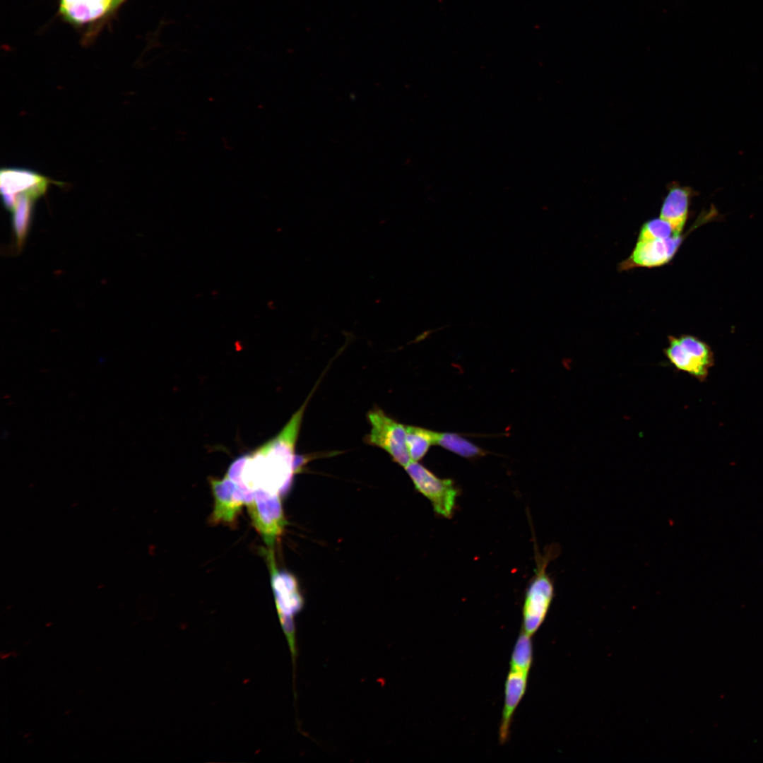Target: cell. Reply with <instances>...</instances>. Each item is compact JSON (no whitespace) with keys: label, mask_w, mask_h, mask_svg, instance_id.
I'll return each instance as SVG.
<instances>
[{"label":"cell","mask_w":763,"mask_h":763,"mask_svg":"<svg viewBox=\"0 0 763 763\" xmlns=\"http://www.w3.org/2000/svg\"><path fill=\"white\" fill-rule=\"evenodd\" d=\"M313 392L278 434L237 458L225 476L249 492L261 490L280 496L286 494L295 475L306 463L305 456L297 454L295 449L304 410Z\"/></svg>","instance_id":"cell-1"},{"label":"cell","mask_w":763,"mask_h":763,"mask_svg":"<svg viewBox=\"0 0 763 763\" xmlns=\"http://www.w3.org/2000/svg\"><path fill=\"white\" fill-rule=\"evenodd\" d=\"M558 553L555 545L549 546L543 556L537 553L536 569L527 586L522 610L521 631L531 637L541 626L554 598V582L546 569Z\"/></svg>","instance_id":"cell-2"},{"label":"cell","mask_w":763,"mask_h":763,"mask_svg":"<svg viewBox=\"0 0 763 763\" xmlns=\"http://www.w3.org/2000/svg\"><path fill=\"white\" fill-rule=\"evenodd\" d=\"M717 215L716 208L711 206L709 210L699 214L696 222L685 235H673L665 239L637 240L630 255L618 265L619 271H625L641 267L655 268L668 264L674 257L690 231L713 220Z\"/></svg>","instance_id":"cell-3"},{"label":"cell","mask_w":763,"mask_h":763,"mask_svg":"<svg viewBox=\"0 0 763 763\" xmlns=\"http://www.w3.org/2000/svg\"><path fill=\"white\" fill-rule=\"evenodd\" d=\"M663 352L674 368L699 382L706 380L715 362L710 346L692 335L669 336L668 345Z\"/></svg>","instance_id":"cell-4"},{"label":"cell","mask_w":763,"mask_h":763,"mask_svg":"<svg viewBox=\"0 0 763 763\" xmlns=\"http://www.w3.org/2000/svg\"><path fill=\"white\" fill-rule=\"evenodd\" d=\"M415 489L429 499L434 512L451 519L455 509L459 490L451 479L439 478L418 461L404 467Z\"/></svg>","instance_id":"cell-5"},{"label":"cell","mask_w":763,"mask_h":763,"mask_svg":"<svg viewBox=\"0 0 763 763\" xmlns=\"http://www.w3.org/2000/svg\"><path fill=\"white\" fill-rule=\"evenodd\" d=\"M367 418L371 425L370 432L366 437L368 444L382 449L403 468L412 461L406 445V425L378 408L369 410Z\"/></svg>","instance_id":"cell-6"},{"label":"cell","mask_w":763,"mask_h":763,"mask_svg":"<svg viewBox=\"0 0 763 763\" xmlns=\"http://www.w3.org/2000/svg\"><path fill=\"white\" fill-rule=\"evenodd\" d=\"M280 497L259 490L254 492L252 499L246 505L254 526L270 548L274 545L287 524Z\"/></svg>","instance_id":"cell-7"},{"label":"cell","mask_w":763,"mask_h":763,"mask_svg":"<svg viewBox=\"0 0 763 763\" xmlns=\"http://www.w3.org/2000/svg\"><path fill=\"white\" fill-rule=\"evenodd\" d=\"M267 560L271 573V585L276 598L278 611L283 625L287 632L293 631L292 616L303 606V598L300 593L296 578L285 571H278L274 562L273 552H267Z\"/></svg>","instance_id":"cell-8"},{"label":"cell","mask_w":763,"mask_h":763,"mask_svg":"<svg viewBox=\"0 0 763 763\" xmlns=\"http://www.w3.org/2000/svg\"><path fill=\"white\" fill-rule=\"evenodd\" d=\"M52 182L48 177L28 169L5 167L0 172L2 199L5 206L12 211L19 195L27 194L37 199Z\"/></svg>","instance_id":"cell-9"},{"label":"cell","mask_w":763,"mask_h":763,"mask_svg":"<svg viewBox=\"0 0 763 763\" xmlns=\"http://www.w3.org/2000/svg\"><path fill=\"white\" fill-rule=\"evenodd\" d=\"M214 497V508L210 520L213 524L231 525L239 514L243 505L252 499L254 492L243 490L224 475L220 479L211 480Z\"/></svg>","instance_id":"cell-10"},{"label":"cell","mask_w":763,"mask_h":763,"mask_svg":"<svg viewBox=\"0 0 763 763\" xmlns=\"http://www.w3.org/2000/svg\"><path fill=\"white\" fill-rule=\"evenodd\" d=\"M667 189L659 217L669 223L675 235H681L688 218L690 201L697 193L677 182L669 183Z\"/></svg>","instance_id":"cell-11"},{"label":"cell","mask_w":763,"mask_h":763,"mask_svg":"<svg viewBox=\"0 0 763 763\" xmlns=\"http://www.w3.org/2000/svg\"><path fill=\"white\" fill-rule=\"evenodd\" d=\"M115 9L112 0H60L59 4L61 16L78 27L101 23Z\"/></svg>","instance_id":"cell-12"},{"label":"cell","mask_w":763,"mask_h":763,"mask_svg":"<svg viewBox=\"0 0 763 763\" xmlns=\"http://www.w3.org/2000/svg\"><path fill=\"white\" fill-rule=\"evenodd\" d=\"M528 672L510 669L504 687V703L499 730V740L504 744L509 738L513 714L525 694Z\"/></svg>","instance_id":"cell-13"},{"label":"cell","mask_w":763,"mask_h":763,"mask_svg":"<svg viewBox=\"0 0 763 763\" xmlns=\"http://www.w3.org/2000/svg\"><path fill=\"white\" fill-rule=\"evenodd\" d=\"M436 432L420 427L406 425V445L411 461H418L434 444Z\"/></svg>","instance_id":"cell-14"},{"label":"cell","mask_w":763,"mask_h":763,"mask_svg":"<svg viewBox=\"0 0 763 763\" xmlns=\"http://www.w3.org/2000/svg\"><path fill=\"white\" fill-rule=\"evenodd\" d=\"M434 444L456 454L462 457L470 459L481 456L485 451L472 442L455 433L436 432Z\"/></svg>","instance_id":"cell-15"},{"label":"cell","mask_w":763,"mask_h":763,"mask_svg":"<svg viewBox=\"0 0 763 763\" xmlns=\"http://www.w3.org/2000/svg\"><path fill=\"white\" fill-rule=\"evenodd\" d=\"M36 199L29 194H23L18 196L13 211V228L19 247L22 245L26 237L30 220V216L33 208V203Z\"/></svg>","instance_id":"cell-16"},{"label":"cell","mask_w":763,"mask_h":763,"mask_svg":"<svg viewBox=\"0 0 763 763\" xmlns=\"http://www.w3.org/2000/svg\"><path fill=\"white\" fill-rule=\"evenodd\" d=\"M533 661L531 636L521 631L514 646L510 661V669L529 673Z\"/></svg>","instance_id":"cell-17"},{"label":"cell","mask_w":763,"mask_h":763,"mask_svg":"<svg viewBox=\"0 0 763 763\" xmlns=\"http://www.w3.org/2000/svg\"><path fill=\"white\" fill-rule=\"evenodd\" d=\"M674 234L668 222L661 218H653L641 226L637 240H653L670 237Z\"/></svg>","instance_id":"cell-18"},{"label":"cell","mask_w":763,"mask_h":763,"mask_svg":"<svg viewBox=\"0 0 763 763\" xmlns=\"http://www.w3.org/2000/svg\"><path fill=\"white\" fill-rule=\"evenodd\" d=\"M123 1L124 0H112L115 8H117Z\"/></svg>","instance_id":"cell-19"}]
</instances>
